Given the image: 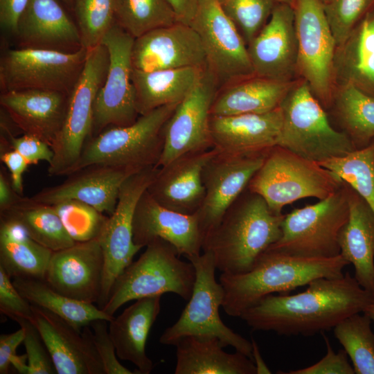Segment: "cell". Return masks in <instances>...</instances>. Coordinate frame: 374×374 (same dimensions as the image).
Instances as JSON below:
<instances>
[{
    "label": "cell",
    "mask_w": 374,
    "mask_h": 374,
    "mask_svg": "<svg viewBox=\"0 0 374 374\" xmlns=\"http://www.w3.org/2000/svg\"><path fill=\"white\" fill-rule=\"evenodd\" d=\"M11 278L0 267V312L15 321H32V305L19 292Z\"/></svg>",
    "instance_id": "obj_47"
},
{
    "label": "cell",
    "mask_w": 374,
    "mask_h": 374,
    "mask_svg": "<svg viewBox=\"0 0 374 374\" xmlns=\"http://www.w3.org/2000/svg\"><path fill=\"white\" fill-rule=\"evenodd\" d=\"M325 12L335 39L341 44L357 24L372 10L374 0H330Z\"/></svg>",
    "instance_id": "obj_44"
},
{
    "label": "cell",
    "mask_w": 374,
    "mask_h": 374,
    "mask_svg": "<svg viewBox=\"0 0 374 374\" xmlns=\"http://www.w3.org/2000/svg\"><path fill=\"white\" fill-rule=\"evenodd\" d=\"M217 1L247 45L264 27L278 3V0Z\"/></svg>",
    "instance_id": "obj_43"
},
{
    "label": "cell",
    "mask_w": 374,
    "mask_h": 374,
    "mask_svg": "<svg viewBox=\"0 0 374 374\" xmlns=\"http://www.w3.org/2000/svg\"><path fill=\"white\" fill-rule=\"evenodd\" d=\"M1 161L10 171V179L15 191L23 196V174L30 165L28 162L13 149L1 152Z\"/></svg>",
    "instance_id": "obj_50"
},
{
    "label": "cell",
    "mask_w": 374,
    "mask_h": 374,
    "mask_svg": "<svg viewBox=\"0 0 374 374\" xmlns=\"http://www.w3.org/2000/svg\"><path fill=\"white\" fill-rule=\"evenodd\" d=\"M24 331L23 344L26 349L28 374L57 373L50 354L34 324L26 319L17 321Z\"/></svg>",
    "instance_id": "obj_45"
},
{
    "label": "cell",
    "mask_w": 374,
    "mask_h": 374,
    "mask_svg": "<svg viewBox=\"0 0 374 374\" xmlns=\"http://www.w3.org/2000/svg\"><path fill=\"white\" fill-rule=\"evenodd\" d=\"M280 3H286L292 5L294 0H278Z\"/></svg>",
    "instance_id": "obj_58"
},
{
    "label": "cell",
    "mask_w": 374,
    "mask_h": 374,
    "mask_svg": "<svg viewBox=\"0 0 374 374\" xmlns=\"http://www.w3.org/2000/svg\"><path fill=\"white\" fill-rule=\"evenodd\" d=\"M280 107L283 120L278 145L317 163L355 150L348 137L332 125L304 80L298 79Z\"/></svg>",
    "instance_id": "obj_7"
},
{
    "label": "cell",
    "mask_w": 374,
    "mask_h": 374,
    "mask_svg": "<svg viewBox=\"0 0 374 374\" xmlns=\"http://www.w3.org/2000/svg\"><path fill=\"white\" fill-rule=\"evenodd\" d=\"M328 112L332 125L348 137L355 150L374 139V97L350 84L337 85Z\"/></svg>",
    "instance_id": "obj_35"
},
{
    "label": "cell",
    "mask_w": 374,
    "mask_h": 374,
    "mask_svg": "<svg viewBox=\"0 0 374 374\" xmlns=\"http://www.w3.org/2000/svg\"><path fill=\"white\" fill-rule=\"evenodd\" d=\"M298 79L283 82L253 75L221 88L213 103L212 116L260 114L280 107Z\"/></svg>",
    "instance_id": "obj_32"
},
{
    "label": "cell",
    "mask_w": 374,
    "mask_h": 374,
    "mask_svg": "<svg viewBox=\"0 0 374 374\" xmlns=\"http://www.w3.org/2000/svg\"><path fill=\"white\" fill-rule=\"evenodd\" d=\"M175 346V374H257L251 359L238 351L225 352L217 337L187 336Z\"/></svg>",
    "instance_id": "obj_31"
},
{
    "label": "cell",
    "mask_w": 374,
    "mask_h": 374,
    "mask_svg": "<svg viewBox=\"0 0 374 374\" xmlns=\"http://www.w3.org/2000/svg\"><path fill=\"white\" fill-rule=\"evenodd\" d=\"M0 216L19 222L33 240L53 251L75 243L52 205L38 203L30 197L21 196L11 208L1 212Z\"/></svg>",
    "instance_id": "obj_37"
},
{
    "label": "cell",
    "mask_w": 374,
    "mask_h": 374,
    "mask_svg": "<svg viewBox=\"0 0 374 374\" xmlns=\"http://www.w3.org/2000/svg\"><path fill=\"white\" fill-rule=\"evenodd\" d=\"M327 352L316 364L298 370L290 371L286 374H354L355 371L348 362V356L343 349L335 353L328 338L323 334Z\"/></svg>",
    "instance_id": "obj_48"
},
{
    "label": "cell",
    "mask_w": 374,
    "mask_h": 374,
    "mask_svg": "<svg viewBox=\"0 0 374 374\" xmlns=\"http://www.w3.org/2000/svg\"><path fill=\"white\" fill-rule=\"evenodd\" d=\"M11 149L17 151L30 165L39 161L49 164L53 158L51 147L40 139L33 135L23 134L20 136H11L9 139Z\"/></svg>",
    "instance_id": "obj_49"
},
{
    "label": "cell",
    "mask_w": 374,
    "mask_h": 374,
    "mask_svg": "<svg viewBox=\"0 0 374 374\" xmlns=\"http://www.w3.org/2000/svg\"><path fill=\"white\" fill-rule=\"evenodd\" d=\"M159 168L150 167L130 175L119 190L118 202L98 237L104 256L102 292L98 307L107 301L112 287L142 248L133 240L132 222L136 204L153 180Z\"/></svg>",
    "instance_id": "obj_15"
},
{
    "label": "cell",
    "mask_w": 374,
    "mask_h": 374,
    "mask_svg": "<svg viewBox=\"0 0 374 374\" xmlns=\"http://www.w3.org/2000/svg\"><path fill=\"white\" fill-rule=\"evenodd\" d=\"M52 253L33 240L19 222L0 216V267L11 278L44 280Z\"/></svg>",
    "instance_id": "obj_34"
},
{
    "label": "cell",
    "mask_w": 374,
    "mask_h": 374,
    "mask_svg": "<svg viewBox=\"0 0 374 374\" xmlns=\"http://www.w3.org/2000/svg\"><path fill=\"white\" fill-rule=\"evenodd\" d=\"M217 152L214 148L190 152L159 167L147 191L168 209L186 215L196 213L205 197L203 168Z\"/></svg>",
    "instance_id": "obj_24"
},
{
    "label": "cell",
    "mask_w": 374,
    "mask_h": 374,
    "mask_svg": "<svg viewBox=\"0 0 374 374\" xmlns=\"http://www.w3.org/2000/svg\"><path fill=\"white\" fill-rule=\"evenodd\" d=\"M190 25L200 37L207 69L216 79L220 89L255 75L247 45L217 0H198Z\"/></svg>",
    "instance_id": "obj_13"
},
{
    "label": "cell",
    "mask_w": 374,
    "mask_h": 374,
    "mask_svg": "<svg viewBox=\"0 0 374 374\" xmlns=\"http://www.w3.org/2000/svg\"><path fill=\"white\" fill-rule=\"evenodd\" d=\"M348 215L343 181L341 186L326 198L285 215L280 238L267 250L301 257L337 256L339 233Z\"/></svg>",
    "instance_id": "obj_8"
},
{
    "label": "cell",
    "mask_w": 374,
    "mask_h": 374,
    "mask_svg": "<svg viewBox=\"0 0 374 374\" xmlns=\"http://www.w3.org/2000/svg\"><path fill=\"white\" fill-rule=\"evenodd\" d=\"M178 104L159 107L139 116L132 125L109 127L91 137L67 175L95 163L136 171L157 167L163 149L164 127Z\"/></svg>",
    "instance_id": "obj_5"
},
{
    "label": "cell",
    "mask_w": 374,
    "mask_h": 374,
    "mask_svg": "<svg viewBox=\"0 0 374 374\" xmlns=\"http://www.w3.org/2000/svg\"><path fill=\"white\" fill-rule=\"evenodd\" d=\"M350 263L341 255L310 258L266 250L253 268L240 274L222 273L224 296L222 307L229 316L240 317L267 295L287 294L319 278H339Z\"/></svg>",
    "instance_id": "obj_3"
},
{
    "label": "cell",
    "mask_w": 374,
    "mask_h": 374,
    "mask_svg": "<svg viewBox=\"0 0 374 374\" xmlns=\"http://www.w3.org/2000/svg\"><path fill=\"white\" fill-rule=\"evenodd\" d=\"M15 36L19 48L65 53L84 48L76 24L57 0H28Z\"/></svg>",
    "instance_id": "obj_27"
},
{
    "label": "cell",
    "mask_w": 374,
    "mask_h": 374,
    "mask_svg": "<svg viewBox=\"0 0 374 374\" xmlns=\"http://www.w3.org/2000/svg\"><path fill=\"white\" fill-rule=\"evenodd\" d=\"M87 51L85 48L74 53L8 49L0 60L1 91L44 89L69 94L84 68Z\"/></svg>",
    "instance_id": "obj_12"
},
{
    "label": "cell",
    "mask_w": 374,
    "mask_h": 374,
    "mask_svg": "<svg viewBox=\"0 0 374 374\" xmlns=\"http://www.w3.org/2000/svg\"><path fill=\"white\" fill-rule=\"evenodd\" d=\"M342 181L319 163L277 145L269 151L247 189L261 196L273 213L283 214L285 206L297 200L326 198L341 186Z\"/></svg>",
    "instance_id": "obj_6"
},
{
    "label": "cell",
    "mask_w": 374,
    "mask_h": 374,
    "mask_svg": "<svg viewBox=\"0 0 374 374\" xmlns=\"http://www.w3.org/2000/svg\"><path fill=\"white\" fill-rule=\"evenodd\" d=\"M24 331L19 330L10 334L0 335V374H8L11 366V358L17 355V347L23 343Z\"/></svg>",
    "instance_id": "obj_52"
},
{
    "label": "cell",
    "mask_w": 374,
    "mask_h": 374,
    "mask_svg": "<svg viewBox=\"0 0 374 374\" xmlns=\"http://www.w3.org/2000/svg\"><path fill=\"white\" fill-rule=\"evenodd\" d=\"M251 345H252V360L256 368L257 374L262 373H271V371L264 362L258 348V346L256 341L253 339H251Z\"/></svg>",
    "instance_id": "obj_55"
},
{
    "label": "cell",
    "mask_w": 374,
    "mask_h": 374,
    "mask_svg": "<svg viewBox=\"0 0 374 374\" xmlns=\"http://www.w3.org/2000/svg\"><path fill=\"white\" fill-rule=\"evenodd\" d=\"M335 86L350 84L374 97V9L336 46Z\"/></svg>",
    "instance_id": "obj_30"
},
{
    "label": "cell",
    "mask_w": 374,
    "mask_h": 374,
    "mask_svg": "<svg viewBox=\"0 0 374 374\" xmlns=\"http://www.w3.org/2000/svg\"><path fill=\"white\" fill-rule=\"evenodd\" d=\"M247 49L255 75L283 82L296 80L298 41L292 5L278 2Z\"/></svg>",
    "instance_id": "obj_18"
},
{
    "label": "cell",
    "mask_w": 374,
    "mask_h": 374,
    "mask_svg": "<svg viewBox=\"0 0 374 374\" xmlns=\"http://www.w3.org/2000/svg\"><path fill=\"white\" fill-rule=\"evenodd\" d=\"M219 89L216 79L206 69L166 123L163 149L158 168L185 154L213 148L211 109Z\"/></svg>",
    "instance_id": "obj_16"
},
{
    "label": "cell",
    "mask_w": 374,
    "mask_h": 374,
    "mask_svg": "<svg viewBox=\"0 0 374 374\" xmlns=\"http://www.w3.org/2000/svg\"><path fill=\"white\" fill-rule=\"evenodd\" d=\"M179 257L170 242L154 240L118 276L101 310L114 317L119 308L130 301L166 293L188 301L195 282V269L190 261H183Z\"/></svg>",
    "instance_id": "obj_4"
},
{
    "label": "cell",
    "mask_w": 374,
    "mask_h": 374,
    "mask_svg": "<svg viewBox=\"0 0 374 374\" xmlns=\"http://www.w3.org/2000/svg\"><path fill=\"white\" fill-rule=\"evenodd\" d=\"M109 64V52L105 45L88 49L84 68L69 95L62 130L51 146L53 158L48 167L49 176H66L91 138L93 105Z\"/></svg>",
    "instance_id": "obj_9"
},
{
    "label": "cell",
    "mask_w": 374,
    "mask_h": 374,
    "mask_svg": "<svg viewBox=\"0 0 374 374\" xmlns=\"http://www.w3.org/2000/svg\"><path fill=\"white\" fill-rule=\"evenodd\" d=\"M37 329L57 374H105L91 339L90 326L82 330L60 317L32 305Z\"/></svg>",
    "instance_id": "obj_21"
},
{
    "label": "cell",
    "mask_w": 374,
    "mask_h": 374,
    "mask_svg": "<svg viewBox=\"0 0 374 374\" xmlns=\"http://www.w3.org/2000/svg\"><path fill=\"white\" fill-rule=\"evenodd\" d=\"M137 172L126 167L91 164L66 175L63 182L44 188L30 198L47 205L76 199L110 215L116 206L121 186Z\"/></svg>",
    "instance_id": "obj_23"
},
{
    "label": "cell",
    "mask_w": 374,
    "mask_h": 374,
    "mask_svg": "<svg viewBox=\"0 0 374 374\" xmlns=\"http://www.w3.org/2000/svg\"><path fill=\"white\" fill-rule=\"evenodd\" d=\"M344 182L349 215L339 235L340 255L353 264L358 283L374 295V213L364 199Z\"/></svg>",
    "instance_id": "obj_28"
},
{
    "label": "cell",
    "mask_w": 374,
    "mask_h": 374,
    "mask_svg": "<svg viewBox=\"0 0 374 374\" xmlns=\"http://www.w3.org/2000/svg\"><path fill=\"white\" fill-rule=\"evenodd\" d=\"M116 23L133 37L177 22L166 0H116Z\"/></svg>",
    "instance_id": "obj_39"
},
{
    "label": "cell",
    "mask_w": 374,
    "mask_h": 374,
    "mask_svg": "<svg viewBox=\"0 0 374 374\" xmlns=\"http://www.w3.org/2000/svg\"><path fill=\"white\" fill-rule=\"evenodd\" d=\"M298 41L297 75L304 80L328 111L335 89L333 62L336 42L322 0H294Z\"/></svg>",
    "instance_id": "obj_11"
},
{
    "label": "cell",
    "mask_w": 374,
    "mask_h": 374,
    "mask_svg": "<svg viewBox=\"0 0 374 374\" xmlns=\"http://www.w3.org/2000/svg\"><path fill=\"white\" fill-rule=\"evenodd\" d=\"M75 242L98 238L109 215L76 199L52 205Z\"/></svg>",
    "instance_id": "obj_42"
},
{
    "label": "cell",
    "mask_w": 374,
    "mask_h": 374,
    "mask_svg": "<svg viewBox=\"0 0 374 374\" xmlns=\"http://www.w3.org/2000/svg\"><path fill=\"white\" fill-rule=\"evenodd\" d=\"M72 6L82 47L101 44L116 24V0H73Z\"/></svg>",
    "instance_id": "obj_41"
},
{
    "label": "cell",
    "mask_w": 374,
    "mask_h": 374,
    "mask_svg": "<svg viewBox=\"0 0 374 374\" xmlns=\"http://www.w3.org/2000/svg\"><path fill=\"white\" fill-rule=\"evenodd\" d=\"M134 39L116 23L102 41L109 52V64L94 103L91 137L109 127L132 125L140 116L131 78Z\"/></svg>",
    "instance_id": "obj_14"
},
{
    "label": "cell",
    "mask_w": 374,
    "mask_h": 374,
    "mask_svg": "<svg viewBox=\"0 0 374 374\" xmlns=\"http://www.w3.org/2000/svg\"><path fill=\"white\" fill-rule=\"evenodd\" d=\"M280 107L260 114L211 116L213 148L219 152L250 155L278 145L282 127Z\"/></svg>",
    "instance_id": "obj_26"
},
{
    "label": "cell",
    "mask_w": 374,
    "mask_h": 374,
    "mask_svg": "<svg viewBox=\"0 0 374 374\" xmlns=\"http://www.w3.org/2000/svg\"><path fill=\"white\" fill-rule=\"evenodd\" d=\"M371 321L366 313H356L334 328L335 336L351 360L356 374H374V333Z\"/></svg>",
    "instance_id": "obj_38"
},
{
    "label": "cell",
    "mask_w": 374,
    "mask_h": 374,
    "mask_svg": "<svg viewBox=\"0 0 374 374\" xmlns=\"http://www.w3.org/2000/svg\"><path fill=\"white\" fill-rule=\"evenodd\" d=\"M196 278L190 299L179 319L166 328L159 338L163 345L175 346L187 336H210L219 339L224 347L231 346L252 359V345L226 326L219 314L224 292L215 279L216 266L212 254H202L190 259Z\"/></svg>",
    "instance_id": "obj_10"
},
{
    "label": "cell",
    "mask_w": 374,
    "mask_h": 374,
    "mask_svg": "<svg viewBox=\"0 0 374 374\" xmlns=\"http://www.w3.org/2000/svg\"><path fill=\"white\" fill-rule=\"evenodd\" d=\"M66 3L72 6L73 0H63Z\"/></svg>",
    "instance_id": "obj_59"
},
{
    "label": "cell",
    "mask_w": 374,
    "mask_h": 374,
    "mask_svg": "<svg viewBox=\"0 0 374 374\" xmlns=\"http://www.w3.org/2000/svg\"><path fill=\"white\" fill-rule=\"evenodd\" d=\"M26 354L22 355H14L11 359V365L21 374H28V364Z\"/></svg>",
    "instance_id": "obj_56"
},
{
    "label": "cell",
    "mask_w": 374,
    "mask_h": 374,
    "mask_svg": "<svg viewBox=\"0 0 374 374\" xmlns=\"http://www.w3.org/2000/svg\"><path fill=\"white\" fill-rule=\"evenodd\" d=\"M268 152L239 155L217 151L206 162L202 170L205 197L196 213L204 238L247 188Z\"/></svg>",
    "instance_id": "obj_17"
},
{
    "label": "cell",
    "mask_w": 374,
    "mask_h": 374,
    "mask_svg": "<svg viewBox=\"0 0 374 374\" xmlns=\"http://www.w3.org/2000/svg\"><path fill=\"white\" fill-rule=\"evenodd\" d=\"M28 0H0V25L1 30L15 35L19 20Z\"/></svg>",
    "instance_id": "obj_51"
},
{
    "label": "cell",
    "mask_w": 374,
    "mask_h": 374,
    "mask_svg": "<svg viewBox=\"0 0 374 374\" xmlns=\"http://www.w3.org/2000/svg\"><path fill=\"white\" fill-rule=\"evenodd\" d=\"M319 163L353 187L374 213V139L364 149Z\"/></svg>",
    "instance_id": "obj_40"
},
{
    "label": "cell",
    "mask_w": 374,
    "mask_h": 374,
    "mask_svg": "<svg viewBox=\"0 0 374 374\" xmlns=\"http://www.w3.org/2000/svg\"><path fill=\"white\" fill-rule=\"evenodd\" d=\"M364 313L368 314L372 321H374V302L367 308Z\"/></svg>",
    "instance_id": "obj_57"
},
{
    "label": "cell",
    "mask_w": 374,
    "mask_h": 374,
    "mask_svg": "<svg viewBox=\"0 0 374 374\" xmlns=\"http://www.w3.org/2000/svg\"><path fill=\"white\" fill-rule=\"evenodd\" d=\"M308 285L296 294L267 295L240 317L252 330L312 336L363 313L374 302V295L349 272L339 278H316Z\"/></svg>",
    "instance_id": "obj_1"
},
{
    "label": "cell",
    "mask_w": 374,
    "mask_h": 374,
    "mask_svg": "<svg viewBox=\"0 0 374 374\" xmlns=\"http://www.w3.org/2000/svg\"><path fill=\"white\" fill-rule=\"evenodd\" d=\"M206 69L185 67L143 71L132 68L131 78L139 114L179 103L195 87Z\"/></svg>",
    "instance_id": "obj_33"
},
{
    "label": "cell",
    "mask_w": 374,
    "mask_h": 374,
    "mask_svg": "<svg viewBox=\"0 0 374 374\" xmlns=\"http://www.w3.org/2000/svg\"><path fill=\"white\" fill-rule=\"evenodd\" d=\"M103 274L104 256L98 238L53 251L44 280L65 296L94 303L101 295Z\"/></svg>",
    "instance_id": "obj_20"
},
{
    "label": "cell",
    "mask_w": 374,
    "mask_h": 374,
    "mask_svg": "<svg viewBox=\"0 0 374 374\" xmlns=\"http://www.w3.org/2000/svg\"><path fill=\"white\" fill-rule=\"evenodd\" d=\"M131 60L132 68L143 71L207 69L199 36L190 25L179 21L135 38Z\"/></svg>",
    "instance_id": "obj_19"
},
{
    "label": "cell",
    "mask_w": 374,
    "mask_h": 374,
    "mask_svg": "<svg viewBox=\"0 0 374 374\" xmlns=\"http://www.w3.org/2000/svg\"><path fill=\"white\" fill-rule=\"evenodd\" d=\"M161 296L136 299L109 321V333L118 357L133 363L139 374H149L154 367L145 353V344L149 332L160 312Z\"/></svg>",
    "instance_id": "obj_29"
},
{
    "label": "cell",
    "mask_w": 374,
    "mask_h": 374,
    "mask_svg": "<svg viewBox=\"0 0 374 374\" xmlns=\"http://www.w3.org/2000/svg\"><path fill=\"white\" fill-rule=\"evenodd\" d=\"M175 12L177 21L190 24L197 6L198 0H166Z\"/></svg>",
    "instance_id": "obj_54"
},
{
    "label": "cell",
    "mask_w": 374,
    "mask_h": 374,
    "mask_svg": "<svg viewBox=\"0 0 374 374\" xmlns=\"http://www.w3.org/2000/svg\"><path fill=\"white\" fill-rule=\"evenodd\" d=\"M12 282L31 305L60 317L79 330L93 321L104 319L110 321L114 318L93 303L78 301L57 292L44 280L16 278Z\"/></svg>",
    "instance_id": "obj_36"
},
{
    "label": "cell",
    "mask_w": 374,
    "mask_h": 374,
    "mask_svg": "<svg viewBox=\"0 0 374 374\" xmlns=\"http://www.w3.org/2000/svg\"><path fill=\"white\" fill-rule=\"evenodd\" d=\"M284 215L273 213L261 196L247 188L204 236L202 251L212 254L222 273L247 272L280 238Z\"/></svg>",
    "instance_id": "obj_2"
},
{
    "label": "cell",
    "mask_w": 374,
    "mask_h": 374,
    "mask_svg": "<svg viewBox=\"0 0 374 374\" xmlns=\"http://www.w3.org/2000/svg\"><path fill=\"white\" fill-rule=\"evenodd\" d=\"M108 322L107 320L97 319L89 324L91 328V339L105 374L136 373L125 367L117 359L116 348L109 333Z\"/></svg>",
    "instance_id": "obj_46"
},
{
    "label": "cell",
    "mask_w": 374,
    "mask_h": 374,
    "mask_svg": "<svg viewBox=\"0 0 374 374\" xmlns=\"http://www.w3.org/2000/svg\"><path fill=\"white\" fill-rule=\"evenodd\" d=\"M22 195L17 193L12 185L10 177H8L4 170H0V213L11 208Z\"/></svg>",
    "instance_id": "obj_53"
},
{
    "label": "cell",
    "mask_w": 374,
    "mask_h": 374,
    "mask_svg": "<svg viewBox=\"0 0 374 374\" xmlns=\"http://www.w3.org/2000/svg\"><path fill=\"white\" fill-rule=\"evenodd\" d=\"M323 3H326L327 2H328L330 0H322Z\"/></svg>",
    "instance_id": "obj_60"
},
{
    "label": "cell",
    "mask_w": 374,
    "mask_h": 374,
    "mask_svg": "<svg viewBox=\"0 0 374 374\" xmlns=\"http://www.w3.org/2000/svg\"><path fill=\"white\" fill-rule=\"evenodd\" d=\"M134 242L142 248L159 238L172 244L188 260L201 254L204 234L196 213L186 215L159 204L147 191L134 213Z\"/></svg>",
    "instance_id": "obj_22"
},
{
    "label": "cell",
    "mask_w": 374,
    "mask_h": 374,
    "mask_svg": "<svg viewBox=\"0 0 374 374\" xmlns=\"http://www.w3.org/2000/svg\"><path fill=\"white\" fill-rule=\"evenodd\" d=\"M67 93L44 89L1 92L0 105L13 125L51 147L60 132L67 109Z\"/></svg>",
    "instance_id": "obj_25"
}]
</instances>
